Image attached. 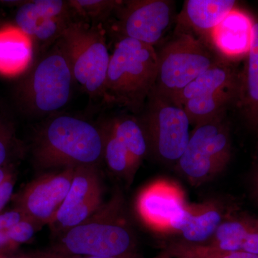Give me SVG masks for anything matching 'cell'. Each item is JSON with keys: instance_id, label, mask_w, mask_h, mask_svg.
<instances>
[{"instance_id": "1", "label": "cell", "mask_w": 258, "mask_h": 258, "mask_svg": "<svg viewBox=\"0 0 258 258\" xmlns=\"http://www.w3.org/2000/svg\"><path fill=\"white\" fill-rule=\"evenodd\" d=\"M104 145L103 128L71 115H55L37 133L34 157L44 168L98 166Z\"/></svg>"}, {"instance_id": "2", "label": "cell", "mask_w": 258, "mask_h": 258, "mask_svg": "<svg viewBox=\"0 0 258 258\" xmlns=\"http://www.w3.org/2000/svg\"><path fill=\"white\" fill-rule=\"evenodd\" d=\"M123 210V199L118 194L106 204H102L86 221L60 234L52 252L102 257L137 252L135 236Z\"/></svg>"}, {"instance_id": "3", "label": "cell", "mask_w": 258, "mask_h": 258, "mask_svg": "<svg viewBox=\"0 0 258 258\" xmlns=\"http://www.w3.org/2000/svg\"><path fill=\"white\" fill-rule=\"evenodd\" d=\"M157 66L155 47L120 37L110 57L103 99L140 111L154 88Z\"/></svg>"}, {"instance_id": "4", "label": "cell", "mask_w": 258, "mask_h": 258, "mask_svg": "<svg viewBox=\"0 0 258 258\" xmlns=\"http://www.w3.org/2000/svg\"><path fill=\"white\" fill-rule=\"evenodd\" d=\"M157 55V78L152 92L171 101L200 74L225 58L198 37L176 32L161 45Z\"/></svg>"}, {"instance_id": "5", "label": "cell", "mask_w": 258, "mask_h": 258, "mask_svg": "<svg viewBox=\"0 0 258 258\" xmlns=\"http://www.w3.org/2000/svg\"><path fill=\"white\" fill-rule=\"evenodd\" d=\"M57 42L69 61L75 82L91 98H103L111 55L101 25L76 20Z\"/></svg>"}, {"instance_id": "6", "label": "cell", "mask_w": 258, "mask_h": 258, "mask_svg": "<svg viewBox=\"0 0 258 258\" xmlns=\"http://www.w3.org/2000/svg\"><path fill=\"white\" fill-rule=\"evenodd\" d=\"M231 157L232 140L226 113L195 126L174 167L189 184L198 186L223 172Z\"/></svg>"}, {"instance_id": "7", "label": "cell", "mask_w": 258, "mask_h": 258, "mask_svg": "<svg viewBox=\"0 0 258 258\" xmlns=\"http://www.w3.org/2000/svg\"><path fill=\"white\" fill-rule=\"evenodd\" d=\"M74 81L69 61L57 42L37 61L24 82V103L36 114L55 113L69 103Z\"/></svg>"}, {"instance_id": "8", "label": "cell", "mask_w": 258, "mask_h": 258, "mask_svg": "<svg viewBox=\"0 0 258 258\" xmlns=\"http://www.w3.org/2000/svg\"><path fill=\"white\" fill-rule=\"evenodd\" d=\"M139 118L149 143V153L168 165L176 166L190 138V121L183 107L151 92Z\"/></svg>"}, {"instance_id": "9", "label": "cell", "mask_w": 258, "mask_h": 258, "mask_svg": "<svg viewBox=\"0 0 258 258\" xmlns=\"http://www.w3.org/2000/svg\"><path fill=\"white\" fill-rule=\"evenodd\" d=\"M120 37H128L155 47L162 45L176 23V3L171 0L119 1L114 12Z\"/></svg>"}, {"instance_id": "10", "label": "cell", "mask_w": 258, "mask_h": 258, "mask_svg": "<svg viewBox=\"0 0 258 258\" xmlns=\"http://www.w3.org/2000/svg\"><path fill=\"white\" fill-rule=\"evenodd\" d=\"M76 15L69 1L34 0L22 3L15 23L41 48L52 46L60 38Z\"/></svg>"}, {"instance_id": "11", "label": "cell", "mask_w": 258, "mask_h": 258, "mask_svg": "<svg viewBox=\"0 0 258 258\" xmlns=\"http://www.w3.org/2000/svg\"><path fill=\"white\" fill-rule=\"evenodd\" d=\"M75 169L64 168L59 172L45 174L29 183L13 196L15 208L40 225H50L69 192Z\"/></svg>"}, {"instance_id": "12", "label": "cell", "mask_w": 258, "mask_h": 258, "mask_svg": "<svg viewBox=\"0 0 258 258\" xmlns=\"http://www.w3.org/2000/svg\"><path fill=\"white\" fill-rule=\"evenodd\" d=\"M97 167L75 169L69 192L49 225L52 232L63 233L86 221L101 206L102 187Z\"/></svg>"}, {"instance_id": "13", "label": "cell", "mask_w": 258, "mask_h": 258, "mask_svg": "<svg viewBox=\"0 0 258 258\" xmlns=\"http://www.w3.org/2000/svg\"><path fill=\"white\" fill-rule=\"evenodd\" d=\"M184 190L177 183L160 179L144 188L136 209L142 221L158 233L171 234L173 225L187 205Z\"/></svg>"}, {"instance_id": "14", "label": "cell", "mask_w": 258, "mask_h": 258, "mask_svg": "<svg viewBox=\"0 0 258 258\" xmlns=\"http://www.w3.org/2000/svg\"><path fill=\"white\" fill-rule=\"evenodd\" d=\"M236 8L235 0H186L176 17L174 32L189 34L213 47L214 30Z\"/></svg>"}, {"instance_id": "15", "label": "cell", "mask_w": 258, "mask_h": 258, "mask_svg": "<svg viewBox=\"0 0 258 258\" xmlns=\"http://www.w3.org/2000/svg\"><path fill=\"white\" fill-rule=\"evenodd\" d=\"M230 213L215 200L187 203L173 225L171 234L180 236L178 240L187 243L207 244Z\"/></svg>"}, {"instance_id": "16", "label": "cell", "mask_w": 258, "mask_h": 258, "mask_svg": "<svg viewBox=\"0 0 258 258\" xmlns=\"http://www.w3.org/2000/svg\"><path fill=\"white\" fill-rule=\"evenodd\" d=\"M253 23L252 15L236 8L214 30V48L228 60L237 62L244 59L252 42Z\"/></svg>"}, {"instance_id": "17", "label": "cell", "mask_w": 258, "mask_h": 258, "mask_svg": "<svg viewBox=\"0 0 258 258\" xmlns=\"http://www.w3.org/2000/svg\"><path fill=\"white\" fill-rule=\"evenodd\" d=\"M253 18L252 42L241 71L238 108L246 124L258 135V16Z\"/></svg>"}, {"instance_id": "18", "label": "cell", "mask_w": 258, "mask_h": 258, "mask_svg": "<svg viewBox=\"0 0 258 258\" xmlns=\"http://www.w3.org/2000/svg\"><path fill=\"white\" fill-rule=\"evenodd\" d=\"M236 62L227 58L222 59L193 80L171 101L183 107L184 103L193 98L226 88L240 87L241 71L237 69Z\"/></svg>"}, {"instance_id": "19", "label": "cell", "mask_w": 258, "mask_h": 258, "mask_svg": "<svg viewBox=\"0 0 258 258\" xmlns=\"http://www.w3.org/2000/svg\"><path fill=\"white\" fill-rule=\"evenodd\" d=\"M257 229L258 219L232 212L219 226L211 240L205 244L222 251L251 253Z\"/></svg>"}, {"instance_id": "20", "label": "cell", "mask_w": 258, "mask_h": 258, "mask_svg": "<svg viewBox=\"0 0 258 258\" xmlns=\"http://www.w3.org/2000/svg\"><path fill=\"white\" fill-rule=\"evenodd\" d=\"M33 57V42L16 25L0 28V74L18 76L28 69Z\"/></svg>"}, {"instance_id": "21", "label": "cell", "mask_w": 258, "mask_h": 258, "mask_svg": "<svg viewBox=\"0 0 258 258\" xmlns=\"http://www.w3.org/2000/svg\"><path fill=\"white\" fill-rule=\"evenodd\" d=\"M113 133L123 144L130 160L131 177L136 173L149 153L147 134L139 118L124 115L108 121Z\"/></svg>"}, {"instance_id": "22", "label": "cell", "mask_w": 258, "mask_h": 258, "mask_svg": "<svg viewBox=\"0 0 258 258\" xmlns=\"http://www.w3.org/2000/svg\"><path fill=\"white\" fill-rule=\"evenodd\" d=\"M238 95L239 87L226 88L189 100L184 103L183 108L188 115L190 124L196 126L226 114L231 106H236Z\"/></svg>"}, {"instance_id": "23", "label": "cell", "mask_w": 258, "mask_h": 258, "mask_svg": "<svg viewBox=\"0 0 258 258\" xmlns=\"http://www.w3.org/2000/svg\"><path fill=\"white\" fill-rule=\"evenodd\" d=\"M103 129L105 136L103 159L110 170L113 171L115 175L124 178L131 184L132 180L130 160L126 149L113 133L108 122L105 123Z\"/></svg>"}, {"instance_id": "24", "label": "cell", "mask_w": 258, "mask_h": 258, "mask_svg": "<svg viewBox=\"0 0 258 258\" xmlns=\"http://www.w3.org/2000/svg\"><path fill=\"white\" fill-rule=\"evenodd\" d=\"M70 4L76 17L98 22L106 20L114 12L119 1L115 0H71Z\"/></svg>"}, {"instance_id": "25", "label": "cell", "mask_w": 258, "mask_h": 258, "mask_svg": "<svg viewBox=\"0 0 258 258\" xmlns=\"http://www.w3.org/2000/svg\"><path fill=\"white\" fill-rule=\"evenodd\" d=\"M42 227L36 221L25 215L13 227L10 232V250H13L20 244L28 242Z\"/></svg>"}, {"instance_id": "26", "label": "cell", "mask_w": 258, "mask_h": 258, "mask_svg": "<svg viewBox=\"0 0 258 258\" xmlns=\"http://www.w3.org/2000/svg\"><path fill=\"white\" fill-rule=\"evenodd\" d=\"M25 216L23 212L15 208L0 214V255L6 251H10V232L13 227Z\"/></svg>"}, {"instance_id": "27", "label": "cell", "mask_w": 258, "mask_h": 258, "mask_svg": "<svg viewBox=\"0 0 258 258\" xmlns=\"http://www.w3.org/2000/svg\"><path fill=\"white\" fill-rule=\"evenodd\" d=\"M15 141L13 129L0 116V166L8 164Z\"/></svg>"}, {"instance_id": "28", "label": "cell", "mask_w": 258, "mask_h": 258, "mask_svg": "<svg viewBox=\"0 0 258 258\" xmlns=\"http://www.w3.org/2000/svg\"><path fill=\"white\" fill-rule=\"evenodd\" d=\"M16 182V176L13 173L4 182L0 185V214L3 210L10 200L13 198L15 184Z\"/></svg>"}, {"instance_id": "29", "label": "cell", "mask_w": 258, "mask_h": 258, "mask_svg": "<svg viewBox=\"0 0 258 258\" xmlns=\"http://www.w3.org/2000/svg\"><path fill=\"white\" fill-rule=\"evenodd\" d=\"M35 258H142L137 252L120 256V257H81V256L64 255L52 252H40Z\"/></svg>"}, {"instance_id": "30", "label": "cell", "mask_w": 258, "mask_h": 258, "mask_svg": "<svg viewBox=\"0 0 258 258\" xmlns=\"http://www.w3.org/2000/svg\"><path fill=\"white\" fill-rule=\"evenodd\" d=\"M251 189H252V198L258 205V157L257 162L254 165L253 173H252Z\"/></svg>"}, {"instance_id": "31", "label": "cell", "mask_w": 258, "mask_h": 258, "mask_svg": "<svg viewBox=\"0 0 258 258\" xmlns=\"http://www.w3.org/2000/svg\"><path fill=\"white\" fill-rule=\"evenodd\" d=\"M13 173H14L13 168L10 164L0 166V185L3 184Z\"/></svg>"}, {"instance_id": "32", "label": "cell", "mask_w": 258, "mask_h": 258, "mask_svg": "<svg viewBox=\"0 0 258 258\" xmlns=\"http://www.w3.org/2000/svg\"><path fill=\"white\" fill-rule=\"evenodd\" d=\"M0 258H14V257H3V256L0 255Z\"/></svg>"}]
</instances>
